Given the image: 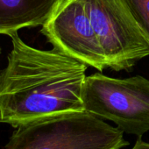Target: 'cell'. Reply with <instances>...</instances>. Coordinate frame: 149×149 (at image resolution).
I'll use <instances>...</instances> for the list:
<instances>
[{"instance_id":"6da1fadb","label":"cell","mask_w":149,"mask_h":149,"mask_svg":"<svg viewBox=\"0 0 149 149\" xmlns=\"http://www.w3.org/2000/svg\"><path fill=\"white\" fill-rule=\"evenodd\" d=\"M0 70V123L16 128L44 118L84 111L82 92L87 66L61 52L27 45L18 32Z\"/></svg>"},{"instance_id":"7a4b0ae2","label":"cell","mask_w":149,"mask_h":149,"mask_svg":"<svg viewBox=\"0 0 149 149\" xmlns=\"http://www.w3.org/2000/svg\"><path fill=\"white\" fill-rule=\"evenodd\" d=\"M128 145L118 127L84 110L19 125L5 149H121Z\"/></svg>"},{"instance_id":"3957f363","label":"cell","mask_w":149,"mask_h":149,"mask_svg":"<svg viewBox=\"0 0 149 149\" xmlns=\"http://www.w3.org/2000/svg\"><path fill=\"white\" fill-rule=\"evenodd\" d=\"M82 98L84 110L112 121L123 132L141 137L149 132V79L141 76H86Z\"/></svg>"},{"instance_id":"277c9868","label":"cell","mask_w":149,"mask_h":149,"mask_svg":"<svg viewBox=\"0 0 149 149\" xmlns=\"http://www.w3.org/2000/svg\"><path fill=\"white\" fill-rule=\"evenodd\" d=\"M84 1L109 68L128 69L149 55V38L124 0Z\"/></svg>"},{"instance_id":"5b68a950","label":"cell","mask_w":149,"mask_h":149,"mask_svg":"<svg viewBox=\"0 0 149 149\" xmlns=\"http://www.w3.org/2000/svg\"><path fill=\"white\" fill-rule=\"evenodd\" d=\"M54 48L98 71L109 68L84 0H63L42 26Z\"/></svg>"},{"instance_id":"8992f818","label":"cell","mask_w":149,"mask_h":149,"mask_svg":"<svg viewBox=\"0 0 149 149\" xmlns=\"http://www.w3.org/2000/svg\"><path fill=\"white\" fill-rule=\"evenodd\" d=\"M61 0H0V34L7 36L24 27L43 26Z\"/></svg>"},{"instance_id":"52a82bcc","label":"cell","mask_w":149,"mask_h":149,"mask_svg":"<svg viewBox=\"0 0 149 149\" xmlns=\"http://www.w3.org/2000/svg\"><path fill=\"white\" fill-rule=\"evenodd\" d=\"M135 19L149 38V0H124Z\"/></svg>"},{"instance_id":"ba28073f","label":"cell","mask_w":149,"mask_h":149,"mask_svg":"<svg viewBox=\"0 0 149 149\" xmlns=\"http://www.w3.org/2000/svg\"><path fill=\"white\" fill-rule=\"evenodd\" d=\"M131 149H149V143L142 140L141 139H138Z\"/></svg>"},{"instance_id":"9c48e42d","label":"cell","mask_w":149,"mask_h":149,"mask_svg":"<svg viewBox=\"0 0 149 149\" xmlns=\"http://www.w3.org/2000/svg\"><path fill=\"white\" fill-rule=\"evenodd\" d=\"M0 54H1V48H0Z\"/></svg>"},{"instance_id":"30bf717a","label":"cell","mask_w":149,"mask_h":149,"mask_svg":"<svg viewBox=\"0 0 149 149\" xmlns=\"http://www.w3.org/2000/svg\"><path fill=\"white\" fill-rule=\"evenodd\" d=\"M62 1H63V0H61V2H62Z\"/></svg>"}]
</instances>
